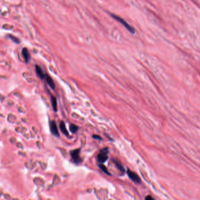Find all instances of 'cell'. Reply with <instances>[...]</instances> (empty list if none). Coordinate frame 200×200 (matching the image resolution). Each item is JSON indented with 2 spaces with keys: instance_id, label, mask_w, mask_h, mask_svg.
<instances>
[{
  "instance_id": "6da1fadb",
  "label": "cell",
  "mask_w": 200,
  "mask_h": 200,
  "mask_svg": "<svg viewBox=\"0 0 200 200\" xmlns=\"http://www.w3.org/2000/svg\"><path fill=\"white\" fill-rule=\"evenodd\" d=\"M111 17L112 18H114L115 20H117L118 22L121 23L122 24V25L128 30L129 31L130 33L132 34H134L135 33V30L134 29V28L132 27V26H131L128 22H126L125 21V20H123V18H122L121 17L115 15V14H111Z\"/></svg>"
},
{
  "instance_id": "7a4b0ae2",
  "label": "cell",
  "mask_w": 200,
  "mask_h": 200,
  "mask_svg": "<svg viewBox=\"0 0 200 200\" xmlns=\"http://www.w3.org/2000/svg\"><path fill=\"white\" fill-rule=\"evenodd\" d=\"M108 153L109 150L107 148H104L100 150V153L98 156V160L100 163H105L108 160Z\"/></svg>"
},
{
  "instance_id": "3957f363",
  "label": "cell",
  "mask_w": 200,
  "mask_h": 200,
  "mask_svg": "<svg viewBox=\"0 0 200 200\" xmlns=\"http://www.w3.org/2000/svg\"><path fill=\"white\" fill-rule=\"evenodd\" d=\"M80 151H81V150L79 148V149H75V150H71L70 152V156L71 157L73 161L76 164H79V163H81V161H82V160L80 156Z\"/></svg>"
},
{
  "instance_id": "277c9868",
  "label": "cell",
  "mask_w": 200,
  "mask_h": 200,
  "mask_svg": "<svg viewBox=\"0 0 200 200\" xmlns=\"http://www.w3.org/2000/svg\"><path fill=\"white\" fill-rule=\"evenodd\" d=\"M127 174H128L129 178L132 181H133L134 183H137V184H141V178L138 176V175L136 173H135V172H133L130 170H128Z\"/></svg>"
},
{
  "instance_id": "5b68a950",
  "label": "cell",
  "mask_w": 200,
  "mask_h": 200,
  "mask_svg": "<svg viewBox=\"0 0 200 200\" xmlns=\"http://www.w3.org/2000/svg\"><path fill=\"white\" fill-rule=\"evenodd\" d=\"M50 131H51L52 133L56 137H59L58 128H57L56 123L54 120H52L50 123Z\"/></svg>"
},
{
  "instance_id": "8992f818",
  "label": "cell",
  "mask_w": 200,
  "mask_h": 200,
  "mask_svg": "<svg viewBox=\"0 0 200 200\" xmlns=\"http://www.w3.org/2000/svg\"><path fill=\"white\" fill-rule=\"evenodd\" d=\"M35 70H36L37 75L41 79H43L45 78V75H44V72L43 70L42 69V68L39 66H38L37 65L35 66Z\"/></svg>"
},
{
  "instance_id": "52a82bcc",
  "label": "cell",
  "mask_w": 200,
  "mask_h": 200,
  "mask_svg": "<svg viewBox=\"0 0 200 200\" xmlns=\"http://www.w3.org/2000/svg\"><path fill=\"white\" fill-rule=\"evenodd\" d=\"M22 54L25 62L26 63H28L30 59H31V56H30V54L29 53L28 50L26 48H23L22 49Z\"/></svg>"
},
{
  "instance_id": "ba28073f",
  "label": "cell",
  "mask_w": 200,
  "mask_h": 200,
  "mask_svg": "<svg viewBox=\"0 0 200 200\" xmlns=\"http://www.w3.org/2000/svg\"><path fill=\"white\" fill-rule=\"evenodd\" d=\"M45 78H46V82H47V84L49 85V86L53 90L55 89V85L52 78L50 76H49L48 75H45Z\"/></svg>"
},
{
  "instance_id": "9c48e42d",
  "label": "cell",
  "mask_w": 200,
  "mask_h": 200,
  "mask_svg": "<svg viewBox=\"0 0 200 200\" xmlns=\"http://www.w3.org/2000/svg\"><path fill=\"white\" fill-rule=\"evenodd\" d=\"M60 126V129L61 132L67 136H68V132L67 130L65 123L63 121H61L60 123V126Z\"/></svg>"
},
{
  "instance_id": "30bf717a",
  "label": "cell",
  "mask_w": 200,
  "mask_h": 200,
  "mask_svg": "<svg viewBox=\"0 0 200 200\" xmlns=\"http://www.w3.org/2000/svg\"><path fill=\"white\" fill-rule=\"evenodd\" d=\"M51 102H52V105L53 106V109L54 111H57V100L55 96H52L51 97Z\"/></svg>"
},
{
  "instance_id": "8fae6325",
  "label": "cell",
  "mask_w": 200,
  "mask_h": 200,
  "mask_svg": "<svg viewBox=\"0 0 200 200\" xmlns=\"http://www.w3.org/2000/svg\"><path fill=\"white\" fill-rule=\"evenodd\" d=\"M114 163H115V164L116 165V166L117 167V168H118L121 172H122V173H124V172H125V169H124V168L123 167L122 164H121L120 162H119V161H117V160H114Z\"/></svg>"
},
{
  "instance_id": "7c38bea8",
  "label": "cell",
  "mask_w": 200,
  "mask_h": 200,
  "mask_svg": "<svg viewBox=\"0 0 200 200\" xmlns=\"http://www.w3.org/2000/svg\"><path fill=\"white\" fill-rule=\"evenodd\" d=\"M69 128H70V130L73 133H76L77 131L78 130V126H77L76 125H75V124H71L70 125Z\"/></svg>"
},
{
  "instance_id": "4fadbf2b",
  "label": "cell",
  "mask_w": 200,
  "mask_h": 200,
  "mask_svg": "<svg viewBox=\"0 0 200 200\" xmlns=\"http://www.w3.org/2000/svg\"><path fill=\"white\" fill-rule=\"evenodd\" d=\"M99 167H100V168L101 169V170H102L104 173L107 174V175H111V174L108 173L107 167H105L104 164H100V166H99Z\"/></svg>"
},
{
  "instance_id": "5bb4252c",
  "label": "cell",
  "mask_w": 200,
  "mask_h": 200,
  "mask_svg": "<svg viewBox=\"0 0 200 200\" xmlns=\"http://www.w3.org/2000/svg\"><path fill=\"white\" fill-rule=\"evenodd\" d=\"M9 36H10V39H12L14 42H15V43H17V44H19V43L20 42V41L18 39V38H16L15 36H13V35H9Z\"/></svg>"
},
{
  "instance_id": "9a60e30c",
  "label": "cell",
  "mask_w": 200,
  "mask_h": 200,
  "mask_svg": "<svg viewBox=\"0 0 200 200\" xmlns=\"http://www.w3.org/2000/svg\"><path fill=\"white\" fill-rule=\"evenodd\" d=\"M92 138H94L95 139H97V140H102V138L100 137V136H98V135H96V134L93 135Z\"/></svg>"
},
{
  "instance_id": "2e32d148",
  "label": "cell",
  "mask_w": 200,
  "mask_h": 200,
  "mask_svg": "<svg viewBox=\"0 0 200 200\" xmlns=\"http://www.w3.org/2000/svg\"><path fill=\"white\" fill-rule=\"evenodd\" d=\"M145 199L146 200H153V198L150 196V195H148L147 197H146V198H145Z\"/></svg>"
}]
</instances>
